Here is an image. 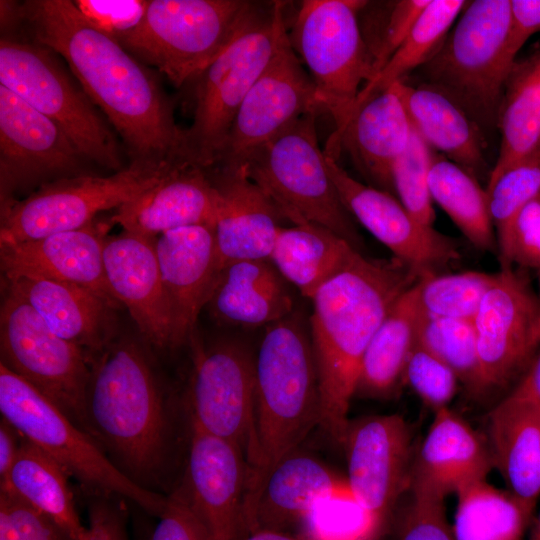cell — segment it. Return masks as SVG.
I'll list each match as a JSON object with an SVG mask.
<instances>
[{"label":"cell","mask_w":540,"mask_h":540,"mask_svg":"<svg viewBox=\"0 0 540 540\" xmlns=\"http://www.w3.org/2000/svg\"><path fill=\"white\" fill-rule=\"evenodd\" d=\"M4 36L62 56L81 88L100 107L122 139L130 163L188 162L185 129L144 63L93 26L71 0L1 1Z\"/></svg>","instance_id":"1"},{"label":"cell","mask_w":540,"mask_h":540,"mask_svg":"<svg viewBox=\"0 0 540 540\" xmlns=\"http://www.w3.org/2000/svg\"><path fill=\"white\" fill-rule=\"evenodd\" d=\"M85 419L86 432L124 475L151 491L165 483L174 459L175 410L137 339L117 334L90 358Z\"/></svg>","instance_id":"2"},{"label":"cell","mask_w":540,"mask_h":540,"mask_svg":"<svg viewBox=\"0 0 540 540\" xmlns=\"http://www.w3.org/2000/svg\"><path fill=\"white\" fill-rule=\"evenodd\" d=\"M392 257L356 251L310 299L309 333L319 380L322 424L340 445L366 349L396 299L420 280Z\"/></svg>","instance_id":"3"},{"label":"cell","mask_w":540,"mask_h":540,"mask_svg":"<svg viewBox=\"0 0 540 540\" xmlns=\"http://www.w3.org/2000/svg\"><path fill=\"white\" fill-rule=\"evenodd\" d=\"M321 424L322 403L309 326L293 311L267 326L255 355L254 435L258 462L248 485V528L269 471Z\"/></svg>","instance_id":"4"},{"label":"cell","mask_w":540,"mask_h":540,"mask_svg":"<svg viewBox=\"0 0 540 540\" xmlns=\"http://www.w3.org/2000/svg\"><path fill=\"white\" fill-rule=\"evenodd\" d=\"M511 0L468 1L438 52L418 70L420 83L455 100L486 135L497 128L508 74Z\"/></svg>","instance_id":"5"},{"label":"cell","mask_w":540,"mask_h":540,"mask_svg":"<svg viewBox=\"0 0 540 540\" xmlns=\"http://www.w3.org/2000/svg\"><path fill=\"white\" fill-rule=\"evenodd\" d=\"M287 37L284 3H258L230 43L189 82L193 96V121L185 129L189 163L205 169L216 165L242 101Z\"/></svg>","instance_id":"6"},{"label":"cell","mask_w":540,"mask_h":540,"mask_svg":"<svg viewBox=\"0 0 540 540\" xmlns=\"http://www.w3.org/2000/svg\"><path fill=\"white\" fill-rule=\"evenodd\" d=\"M317 116L315 112L301 116L239 164L286 220L325 227L361 252L363 239L340 200L318 144Z\"/></svg>","instance_id":"7"},{"label":"cell","mask_w":540,"mask_h":540,"mask_svg":"<svg viewBox=\"0 0 540 540\" xmlns=\"http://www.w3.org/2000/svg\"><path fill=\"white\" fill-rule=\"evenodd\" d=\"M366 1L304 0L289 39L310 70L320 108L335 123L324 153L334 159L362 87L376 75L358 14Z\"/></svg>","instance_id":"8"},{"label":"cell","mask_w":540,"mask_h":540,"mask_svg":"<svg viewBox=\"0 0 540 540\" xmlns=\"http://www.w3.org/2000/svg\"><path fill=\"white\" fill-rule=\"evenodd\" d=\"M0 412L19 434L53 458L89 492L113 494L159 517L167 496L124 475L95 440L58 406L0 363Z\"/></svg>","instance_id":"9"},{"label":"cell","mask_w":540,"mask_h":540,"mask_svg":"<svg viewBox=\"0 0 540 540\" xmlns=\"http://www.w3.org/2000/svg\"><path fill=\"white\" fill-rule=\"evenodd\" d=\"M257 4L246 0H148L140 26L119 43L181 87L230 43Z\"/></svg>","instance_id":"10"},{"label":"cell","mask_w":540,"mask_h":540,"mask_svg":"<svg viewBox=\"0 0 540 540\" xmlns=\"http://www.w3.org/2000/svg\"><path fill=\"white\" fill-rule=\"evenodd\" d=\"M0 84L57 123L92 163L124 169L115 134L56 53L36 43L1 36Z\"/></svg>","instance_id":"11"},{"label":"cell","mask_w":540,"mask_h":540,"mask_svg":"<svg viewBox=\"0 0 540 540\" xmlns=\"http://www.w3.org/2000/svg\"><path fill=\"white\" fill-rule=\"evenodd\" d=\"M177 163H130L108 176L82 174L48 182L1 206L0 246L82 228L152 188Z\"/></svg>","instance_id":"12"},{"label":"cell","mask_w":540,"mask_h":540,"mask_svg":"<svg viewBox=\"0 0 540 540\" xmlns=\"http://www.w3.org/2000/svg\"><path fill=\"white\" fill-rule=\"evenodd\" d=\"M0 351L4 366L50 399L86 432L88 354L54 333L5 281H2Z\"/></svg>","instance_id":"13"},{"label":"cell","mask_w":540,"mask_h":540,"mask_svg":"<svg viewBox=\"0 0 540 540\" xmlns=\"http://www.w3.org/2000/svg\"><path fill=\"white\" fill-rule=\"evenodd\" d=\"M192 343V370L186 391L188 421L237 445L249 467H257L254 435L255 355L242 340L224 337ZM248 481V482H249Z\"/></svg>","instance_id":"14"},{"label":"cell","mask_w":540,"mask_h":540,"mask_svg":"<svg viewBox=\"0 0 540 540\" xmlns=\"http://www.w3.org/2000/svg\"><path fill=\"white\" fill-rule=\"evenodd\" d=\"M340 445L349 490L383 540L410 485L414 460L410 428L398 414L364 416L348 421Z\"/></svg>","instance_id":"15"},{"label":"cell","mask_w":540,"mask_h":540,"mask_svg":"<svg viewBox=\"0 0 540 540\" xmlns=\"http://www.w3.org/2000/svg\"><path fill=\"white\" fill-rule=\"evenodd\" d=\"M485 394L522 376L540 346V298L514 267H501L473 319Z\"/></svg>","instance_id":"16"},{"label":"cell","mask_w":540,"mask_h":540,"mask_svg":"<svg viewBox=\"0 0 540 540\" xmlns=\"http://www.w3.org/2000/svg\"><path fill=\"white\" fill-rule=\"evenodd\" d=\"M91 162L53 120L0 84V202L26 188L89 174Z\"/></svg>","instance_id":"17"},{"label":"cell","mask_w":540,"mask_h":540,"mask_svg":"<svg viewBox=\"0 0 540 540\" xmlns=\"http://www.w3.org/2000/svg\"><path fill=\"white\" fill-rule=\"evenodd\" d=\"M189 423V441L178 496L207 528L212 540H242L248 534L249 467L234 443Z\"/></svg>","instance_id":"18"},{"label":"cell","mask_w":540,"mask_h":540,"mask_svg":"<svg viewBox=\"0 0 540 540\" xmlns=\"http://www.w3.org/2000/svg\"><path fill=\"white\" fill-rule=\"evenodd\" d=\"M311 112L323 111L313 80L302 68L288 35L242 101L215 166L239 164Z\"/></svg>","instance_id":"19"},{"label":"cell","mask_w":540,"mask_h":540,"mask_svg":"<svg viewBox=\"0 0 540 540\" xmlns=\"http://www.w3.org/2000/svg\"><path fill=\"white\" fill-rule=\"evenodd\" d=\"M325 161L346 210L421 278L460 259L454 239L420 222L393 194L357 181L327 155Z\"/></svg>","instance_id":"20"},{"label":"cell","mask_w":540,"mask_h":540,"mask_svg":"<svg viewBox=\"0 0 540 540\" xmlns=\"http://www.w3.org/2000/svg\"><path fill=\"white\" fill-rule=\"evenodd\" d=\"M111 215L99 216L86 226L0 246L4 279L21 276L77 284L93 290L118 308L104 271V246L114 225Z\"/></svg>","instance_id":"21"},{"label":"cell","mask_w":540,"mask_h":540,"mask_svg":"<svg viewBox=\"0 0 540 540\" xmlns=\"http://www.w3.org/2000/svg\"><path fill=\"white\" fill-rule=\"evenodd\" d=\"M155 250L171 313V349H176L194 336L198 316L221 272L214 227L193 225L165 232L155 238Z\"/></svg>","instance_id":"22"},{"label":"cell","mask_w":540,"mask_h":540,"mask_svg":"<svg viewBox=\"0 0 540 540\" xmlns=\"http://www.w3.org/2000/svg\"><path fill=\"white\" fill-rule=\"evenodd\" d=\"M103 261L113 297L128 310L144 340L154 348L171 349V313L155 238L126 230L108 236Z\"/></svg>","instance_id":"23"},{"label":"cell","mask_w":540,"mask_h":540,"mask_svg":"<svg viewBox=\"0 0 540 540\" xmlns=\"http://www.w3.org/2000/svg\"><path fill=\"white\" fill-rule=\"evenodd\" d=\"M208 171L219 195L214 232L221 270L239 261L269 259L285 219L279 208L243 165Z\"/></svg>","instance_id":"24"},{"label":"cell","mask_w":540,"mask_h":540,"mask_svg":"<svg viewBox=\"0 0 540 540\" xmlns=\"http://www.w3.org/2000/svg\"><path fill=\"white\" fill-rule=\"evenodd\" d=\"M219 195L208 169L180 162L152 188L111 214L123 230L148 238L182 227L215 225Z\"/></svg>","instance_id":"25"},{"label":"cell","mask_w":540,"mask_h":540,"mask_svg":"<svg viewBox=\"0 0 540 540\" xmlns=\"http://www.w3.org/2000/svg\"><path fill=\"white\" fill-rule=\"evenodd\" d=\"M434 414L413 460L409 488L445 498L486 480L493 461L488 443L457 413L446 407Z\"/></svg>","instance_id":"26"},{"label":"cell","mask_w":540,"mask_h":540,"mask_svg":"<svg viewBox=\"0 0 540 540\" xmlns=\"http://www.w3.org/2000/svg\"><path fill=\"white\" fill-rule=\"evenodd\" d=\"M412 132L397 82L368 98L353 112L334 159L345 150L366 179L393 194V165L408 147Z\"/></svg>","instance_id":"27"},{"label":"cell","mask_w":540,"mask_h":540,"mask_svg":"<svg viewBox=\"0 0 540 540\" xmlns=\"http://www.w3.org/2000/svg\"><path fill=\"white\" fill-rule=\"evenodd\" d=\"M347 490L346 478L299 447L269 471L253 508L249 534L257 530L296 533L319 501Z\"/></svg>","instance_id":"28"},{"label":"cell","mask_w":540,"mask_h":540,"mask_svg":"<svg viewBox=\"0 0 540 540\" xmlns=\"http://www.w3.org/2000/svg\"><path fill=\"white\" fill-rule=\"evenodd\" d=\"M48 327L79 346L89 359L116 336V305L93 290L67 282L21 276L4 279Z\"/></svg>","instance_id":"29"},{"label":"cell","mask_w":540,"mask_h":540,"mask_svg":"<svg viewBox=\"0 0 540 540\" xmlns=\"http://www.w3.org/2000/svg\"><path fill=\"white\" fill-rule=\"evenodd\" d=\"M493 467L507 490L536 507L540 497V402L509 392L488 416Z\"/></svg>","instance_id":"30"},{"label":"cell","mask_w":540,"mask_h":540,"mask_svg":"<svg viewBox=\"0 0 540 540\" xmlns=\"http://www.w3.org/2000/svg\"><path fill=\"white\" fill-rule=\"evenodd\" d=\"M288 284L269 259L235 262L221 270L206 308L221 324L269 326L293 312Z\"/></svg>","instance_id":"31"},{"label":"cell","mask_w":540,"mask_h":540,"mask_svg":"<svg viewBox=\"0 0 540 540\" xmlns=\"http://www.w3.org/2000/svg\"><path fill=\"white\" fill-rule=\"evenodd\" d=\"M413 128L428 146L477 179L486 174V135L464 109L442 90L425 83L400 82Z\"/></svg>","instance_id":"32"},{"label":"cell","mask_w":540,"mask_h":540,"mask_svg":"<svg viewBox=\"0 0 540 540\" xmlns=\"http://www.w3.org/2000/svg\"><path fill=\"white\" fill-rule=\"evenodd\" d=\"M421 314L416 283L396 299L374 333L363 357L355 395L388 399L396 394L416 343Z\"/></svg>","instance_id":"33"},{"label":"cell","mask_w":540,"mask_h":540,"mask_svg":"<svg viewBox=\"0 0 540 540\" xmlns=\"http://www.w3.org/2000/svg\"><path fill=\"white\" fill-rule=\"evenodd\" d=\"M67 476L53 458L22 437L16 459L0 481V490L45 515L72 540H87L88 529L76 510Z\"/></svg>","instance_id":"34"},{"label":"cell","mask_w":540,"mask_h":540,"mask_svg":"<svg viewBox=\"0 0 540 540\" xmlns=\"http://www.w3.org/2000/svg\"><path fill=\"white\" fill-rule=\"evenodd\" d=\"M497 129L500 147L489 177L540 155V49L514 62L505 82Z\"/></svg>","instance_id":"35"},{"label":"cell","mask_w":540,"mask_h":540,"mask_svg":"<svg viewBox=\"0 0 540 540\" xmlns=\"http://www.w3.org/2000/svg\"><path fill=\"white\" fill-rule=\"evenodd\" d=\"M356 251L331 230L304 223L281 228L269 260L289 284L311 299Z\"/></svg>","instance_id":"36"},{"label":"cell","mask_w":540,"mask_h":540,"mask_svg":"<svg viewBox=\"0 0 540 540\" xmlns=\"http://www.w3.org/2000/svg\"><path fill=\"white\" fill-rule=\"evenodd\" d=\"M456 494L458 502L451 526L455 540L524 539L535 507L487 480L471 483Z\"/></svg>","instance_id":"37"},{"label":"cell","mask_w":540,"mask_h":540,"mask_svg":"<svg viewBox=\"0 0 540 540\" xmlns=\"http://www.w3.org/2000/svg\"><path fill=\"white\" fill-rule=\"evenodd\" d=\"M429 190L464 237L482 251H497L486 189L458 164L433 151Z\"/></svg>","instance_id":"38"},{"label":"cell","mask_w":540,"mask_h":540,"mask_svg":"<svg viewBox=\"0 0 540 540\" xmlns=\"http://www.w3.org/2000/svg\"><path fill=\"white\" fill-rule=\"evenodd\" d=\"M467 3L465 0H431L399 48L362 87L353 112L371 96L394 83L406 81L410 72L426 64L438 52Z\"/></svg>","instance_id":"39"},{"label":"cell","mask_w":540,"mask_h":540,"mask_svg":"<svg viewBox=\"0 0 540 540\" xmlns=\"http://www.w3.org/2000/svg\"><path fill=\"white\" fill-rule=\"evenodd\" d=\"M417 342L449 366L471 395L485 394L473 320L422 312Z\"/></svg>","instance_id":"40"},{"label":"cell","mask_w":540,"mask_h":540,"mask_svg":"<svg viewBox=\"0 0 540 540\" xmlns=\"http://www.w3.org/2000/svg\"><path fill=\"white\" fill-rule=\"evenodd\" d=\"M494 276L480 271L424 276L417 282L421 310L431 316L473 320Z\"/></svg>","instance_id":"41"},{"label":"cell","mask_w":540,"mask_h":540,"mask_svg":"<svg viewBox=\"0 0 540 540\" xmlns=\"http://www.w3.org/2000/svg\"><path fill=\"white\" fill-rule=\"evenodd\" d=\"M431 0L369 2L365 26H360L364 41L374 59L376 74L387 63L410 33Z\"/></svg>","instance_id":"42"},{"label":"cell","mask_w":540,"mask_h":540,"mask_svg":"<svg viewBox=\"0 0 540 540\" xmlns=\"http://www.w3.org/2000/svg\"><path fill=\"white\" fill-rule=\"evenodd\" d=\"M296 533L304 540H381L350 490L319 501Z\"/></svg>","instance_id":"43"},{"label":"cell","mask_w":540,"mask_h":540,"mask_svg":"<svg viewBox=\"0 0 540 540\" xmlns=\"http://www.w3.org/2000/svg\"><path fill=\"white\" fill-rule=\"evenodd\" d=\"M485 189L498 248L520 210L540 195V155L489 177Z\"/></svg>","instance_id":"44"},{"label":"cell","mask_w":540,"mask_h":540,"mask_svg":"<svg viewBox=\"0 0 540 540\" xmlns=\"http://www.w3.org/2000/svg\"><path fill=\"white\" fill-rule=\"evenodd\" d=\"M433 151L413 128L408 147L392 169L393 188L398 200L416 219L430 226L435 220L429 190Z\"/></svg>","instance_id":"45"},{"label":"cell","mask_w":540,"mask_h":540,"mask_svg":"<svg viewBox=\"0 0 540 540\" xmlns=\"http://www.w3.org/2000/svg\"><path fill=\"white\" fill-rule=\"evenodd\" d=\"M407 494V502L398 505L386 533L391 540H455L444 497L415 488H409Z\"/></svg>","instance_id":"46"},{"label":"cell","mask_w":540,"mask_h":540,"mask_svg":"<svg viewBox=\"0 0 540 540\" xmlns=\"http://www.w3.org/2000/svg\"><path fill=\"white\" fill-rule=\"evenodd\" d=\"M403 382L435 413L448 407L456 394L459 379L449 366L416 339L404 370Z\"/></svg>","instance_id":"47"},{"label":"cell","mask_w":540,"mask_h":540,"mask_svg":"<svg viewBox=\"0 0 540 540\" xmlns=\"http://www.w3.org/2000/svg\"><path fill=\"white\" fill-rule=\"evenodd\" d=\"M497 252L501 267L540 271V195L520 210Z\"/></svg>","instance_id":"48"},{"label":"cell","mask_w":540,"mask_h":540,"mask_svg":"<svg viewBox=\"0 0 540 540\" xmlns=\"http://www.w3.org/2000/svg\"><path fill=\"white\" fill-rule=\"evenodd\" d=\"M0 540H72L45 515L0 490Z\"/></svg>","instance_id":"49"},{"label":"cell","mask_w":540,"mask_h":540,"mask_svg":"<svg viewBox=\"0 0 540 540\" xmlns=\"http://www.w3.org/2000/svg\"><path fill=\"white\" fill-rule=\"evenodd\" d=\"M80 13L97 29L121 42L142 23L148 0H75Z\"/></svg>","instance_id":"50"},{"label":"cell","mask_w":540,"mask_h":540,"mask_svg":"<svg viewBox=\"0 0 540 540\" xmlns=\"http://www.w3.org/2000/svg\"><path fill=\"white\" fill-rule=\"evenodd\" d=\"M91 494L87 540H128L123 498L113 494Z\"/></svg>","instance_id":"51"},{"label":"cell","mask_w":540,"mask_h":540,"mask_svg":"<svg viewBox=\"0 0 540 540\" xmlns=\"http://www.w3.org/2000/svg\"><path fill=\"white\" fill-rule=\"evenodd\" d=\"M167 497L150 540H212L204 524L178 496L171 493Z\"/></svg>","instance_id":"52"},{"label":"cell","mask_w":540,"mask_h":540,"mask_svg":"<svg viewBox=\"0 0 540 540\" xmlns=\"http://www.w3.org/2000/svg\"><path fill=\"white\" fill-rule=\"evenodd\" d=\"M540 32V0H511L509 52L516 59L526 41Z\"/></svg>","instance_id":"53"},{"label":"cell","mask_w":540,"mask_h":540,"mask_svg":"<svg viewBox=\"0 0 540 540\" xmlns=\"http://www.w3.org/2000/svg\"><path fill=\"white\" fill-rule=\"evenodd\" d=\"M21 435L3 417L0 421V481L10 471L20 448Z\"/></svg>","instance_id":"54"},{"label":"cell","mask_w":540,"mask_h":540,"mask_svg":"<svg viewBox=\"0 0 540 540\" xmlns=\"http://www.w3.org/2000/svg\"><path fill=\"white\" fill-rule=\"evenodd\" d=\"M510 392L540 402V350Z\"/></svg>","instance_id":"55"},{"label":"cell","mask_w":540,"mask_h":540,"mask_svg":"<svg viewBox=\"0 0 540 540\" xmlns=\"http://www.w3.org/2000/svg\"><path fill=\"white\" fill-rule=\"evenodd\" d=\"M242 540H304L298 533L275 531V530H257L248 534Z\"/></svg>","instance_id":"56"},{"label":"cell","mask_w":540,"mask_h":540,"mask_svg":"<svg viewBox=\"0 0 540 540\" xmlns=\"http://www.w3.org/2000/svg\"><path fill=\"white\" fill-rule=\"evenodd\" d=\"M528 530V540H540V512L537 516H533Z\"/></svg>","instance_id":"57"}]
</instances>
